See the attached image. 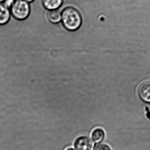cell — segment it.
Here are the masks:
<instances>
[{"label": "cell", "instance_id": "1", "mask_svg": "<svg viewBox=\"0 0 150 150\" xmlns=\"http://www.w3.org/2000/svg\"><path fill=\"white\" fill-rule=\"evenodd\" d=\"M62 19L65 28L71 31L78 30L82 23L80 13L73 7H67L63 10Z\"/></svg>", "mask_w": 150, "mask_h": 150}, {"label": "cell", "instance_id": "2", "mask_svg": "<svg viewBox=\"0 0 150 150\" xmlns=\"http://www.w3.org/2000/svg\"><path fill=\"white\" fill-rule=\"evenodd\" d=\"M28 3L25 0H14L10 8L12 16L20 21L27 18L30 12V8Z\"/></svg>", "mask_w": 150, "mask_h": 150}, {"label": "cell", "instance_id": "3", "mask_svg": "<svg viewBox=\"0 0 150 150\" xmlns=\"http://www.w3.org/2000/svg\"><path fill=\"white\" fill-rule=\"evenodd\" d=\"M74 147L76 150H93L94 144L88 137L80 136L75 140Z\"/></svg>", "mask_w": 150, "mask_h": 150}, {"label": "cell", "instance_id": "4", "mask_svg": "<svg viewBox=\"0 0 150 150\" xmlns=\"http://www.w3.org/2000/svg\"><path fill=\"white\" fill-rule=\"evenodd\" d=\"M11 14L9 8L4 3L0 2V25H4L9 22Z\"/></svg>", "mask_w": 150, "mask_h": 150}, {"label": "cell", "instance_id": "5", "mask_svg": "<svg viewBox=\"0 0 150 150\" xmlns=\"http://www.w3.org/2000/svg\"><path fill=\"white\" fill-rule=\"evenodd\" d=\"M138 93L143 100L150 103V83L147 82L142 84L139 87Z\"/></svg>", "mask_w": 150, "mask_h": 150}, {"label": "cell", "instance_id": "6", "mask_svg": "<svg viewBox=\"0 0 150 150\" xmlns=\"http://www.w3.org/2000/svg\"><path fill=\"white\" fill-rule=\"evenodd\" d=\"M42 5L46 8L50 10H55L60 7L63 0H42Z\"/></svg>", "mask_w": 150, "mask_h": 150}, {"label": "cell", "instance_id": "7", "mask_svg": "<svg viewBox=\"0 0 150 150\" xmlns=\"http://www.w3.org/2000/svg\"><path fill=\"white\" fill-rule=\"evenodd\" d=\"M105 136L104 130L99 128L94 129L91 134L92 139L95 143H99L103 141Z\"/></svg>", "mask_w": 150, "mask_h": 150}, {"label": "cell", "instance_id": "8", "mask_svg": "<svg viewBox=\"0 0 150 150\" xmlns=\"http://www.w3.org/2000/svg\"><path fill=\"white\" fill-rule=\"evenodd\" d=\"M47 18L50 22L53 23H57L61 20V14L59 11L52 10L48 12Z\"/></svg>", "mask_w": 150, "mask_h": 150}, {"label": "cell", "instance_id": "9", "mask_svg": "<svg viewBox=\"0 0 150 150\" xmlns=\"http://www.w3.org/2000/svg\"><path fill=\"white\" fill-rule=\"evenodd\" d=\"M94 150H112L110 147L105 144H98L95 146Z\"/></svg>", "mask_w": 150, "mask_h": 150}, {"label": "cell", "instance_id": "10", "mask_svg": "<svg viewBox=\"0 0 150 150\" xmlns=\"http://www.w3.org/2000/svg\"><path fill=\"white\" fill-rule=\"evenodd\" d=\"M14 0H6L4 2V4L8 8H10L14 2Z\"/></svg>", "mask_w": 150, "mask_h": 150}, {"label": "cell", "instance_id": "11", "mask_svg": "<svg viewBox=\"0 0 150 150\" xmlns=\"http://www.w3.org/2000/svg\"><path fill=\"white\" fill-rule=\"evenodd\" d=\"M25 1L28 2H31L33 1L34 0H25Z\"/></svg>", "mask_w": 150, "mask_h": 150}, {"label": "cell", "instance_id": "12", "mask_svg": "<svg viewBox=\"0 0 150 150\" xmlns=\"http://www.w3.org/2000/svg\"><path fill=\"white\" fill-rule=\"evenodd\" d=\"M66 150H75L74 149H72V148H69V149H67Z\"/></svg>", "mask_w": 150, "mask_h": 150}, {"label": "cell", "instance_id": "13", "mask_svg": "<svg viewBox=\"0 0 150 150\" xmlns=\"http://www.w3.org/2000/svg\"><path fill=\"white\" fill-rule=\"evenodd\" d=\"M6 0H0V2H3L5 1Z\"/></svg>", "mask_w": 150, "mask_h": 150}]
</instances>
